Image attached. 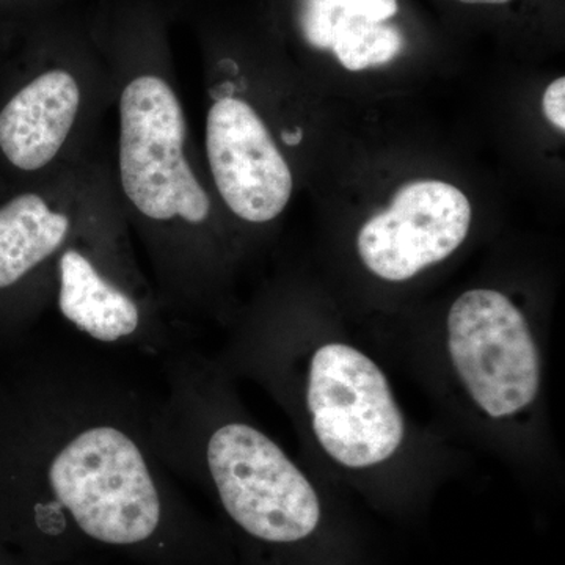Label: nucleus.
<instances>
[{
  "mask_svg": "<svg viewBox=\"0 0 565 565\" xmlns=\"http://www.w3.org/2000/svg\"><path fill=\"white\" fill-rule=\"evenodd\" d=\"M303 139V132L302 129H297V132H285L282 134V140L286 141V143L291 145V147H296V145H299L300 141Z\"/></svg>",
  "mask_w": 565,
  "mask_h": 565,
  "instance_id": "nucleus-15",
  "label": "nucleus"
},
{
  "mask_svg": "<svg viewBox=\"0 0 565 565\" xmlns=\"http://www.w3.org/2000/svg\"><path fill=\"white\" fill-rule=\"evenodd\" d=\"M207 465L226 512L248 534L288 544L318 526L321 508L313 487L259 430L237 423L215 430Z\"/></svg>",
  "mask_w": 565,
  "mask_h": 565,
  "instance_id": "nucleus-3",
  "label": "nucleus"
},
{
  "mask_svg": "<svg viewBox=\"0 0 565 565\" xmlns=\"http://www.w3.org/2000/svg\"><path fill=\"white\" fill-rule=\"evenodd\" d=\"M50 482L81 530L104 544H139L161 520V501L140 449L114 427L74 438L52 462Z\"/></svg>",
  "mask_w": 565,
  "mask_h": 565,
  "instance_id": "nucleus-1",
  "label": "nucleus"
},
{
  "mask_svg": "<svg viewBox=\"0 0 565 565\" xmlns=\"http://www.w3.org/2000/svg\"><path fill=\"white\" fill-rule=\"evenodd\" d=\"M81 107V88L65 70H51L0 111V150L14 167L36 172L54 161Z\"/></svg>",
  "mask_w": 565,
  "mask_h": 565,
  "instance_id": "nucleus-8",
  "label": "nucleus"
},
{
  "mask_svg": "<svg viewBox=\"0 0 565 565\" xmlns=\"http://www.w3.org/2000/svg\"><path fill=\"white\" fill-rule=\"evenodd\" d=\"M471 204L456 185L404 184L393 202L364 223L356 248L364 266L386 281H405L449 258L467 239Z\"/></svg>",
  "mask_w": 565,
  "mask_h": 565,
  "instance_id": "nucleus-6",
  "label": "nucleus"
},
{
  "mask_svg": "<svg viewBox=\"0 0 565 565\" xmlns=\"http://www.w3.org/2000/svg\"><path fill=\"white\" fill-rule=\"evenodd\" d=\"M62 315L95 340L117 341L139 327V308L131 297L110 285L82 253H63L61 264Z\"/></svg>",
  "mask_w": 565,
  "mask_h": 565,
  "instance_id": "nucleus-9",
  "label": "nucleus"
},
{
  "mask_svg": "<svg viewBox=\"0 0 565 565\" xmlns=\"http://www.w3.org/2000/svg\"><path fill=\"white\" fill-rule=\"evenodd\" d=\"M448 348L465 388L492 418L514 415L537 396L541 362L533 333L504 294H462L449 310Z\"/></svg>",
  "mask_w": 565,
  "mask_h": 565,
  "instance_id": "nucleus-5",
  "label": "nucleus"
},
{
  "mask_svg": "<svg viewBox=\"0 0 565 565\" xmlns=\"http://www.w3.org/2000/svg\"><path fill=\"white\" fill-rule=\"evenodd\" d=\"M351 0H297V22L315 50L332 51L333 28Z\"/></svg>",
  "mask_w": 565,
  "mask_h": 565,
  "instance_id": "nucleus-12",
  "label": "nucleus"
},
{
  "mask_svg": "<svg viewBox=\"0 0 565 565\" xmlns=\"http://www.w3.org/2000/svg\"><path fill=\"white\" fill-rule=\"evenodd\" d=\"M68 233L70 218L36 193H22L0 207V288L50 258Z\"/></svg>",
  "mask_w": 565,
  "mask_h": 565,
  "instance_id": "nucleus-10",
  "label": "nucleus"
},
{
  "mask_svg": "<svg viewBox=\"0 0 565 565\" xmlns=\"http://www.w3.org/2000/svg\"><path fill=\"white\" fill-rule=\"evenodd\" d=\"M403 47V33L396 25L356 17L351 2L333 28L332 51L338 62L349 71L385 65L394 61Z\"/></svg>",
  "mask_w": 565,
  "mask_h": 565,
  "instance_id": "nucleus-11",
  "label": "nucleus"
},
{
  "mask_svg": "<svg viewBox=\"0 0 565 565\" xmlns=\"http://www.w3.org/2000/svg\"><path fill=\"white\" fill-rule=\"evenodd\" d=\"M542 109L546 120L561 132L565 131V77H559L546 87Z\"/></svg>",
  "mask_w": 565,
  "mask_h": 565,
  "instance_id": "nucleus-13",
  "label": "nucleus"
},
{
  "mask_svg": "<svg viewBox=\"0 0 565 565\" xmlns=\"http://www.w3.org/2000/svg\"><path fill=\"white\" fill-rule=\"evenodd\" d=\"M313 430L348 468L385 462L404 440V418L385 374L348 344H326L311 360L307 392Z\"/></svg>",
  "mask_w": 565,
  "mask_h": 565,
  "instance_id": "nucleus-4",
  "label": "nucleus"
},
{
  "mask_svg": "<svg viewBox=\"0 0 565 565\" xmlns=\"http://www.w3.org/2000/svg\"><path fill=\"white\" fill-rule=\"evenodd\" d=\"M206 152L217 191L237 217L266 223L288 206L291 169L250 104L236 98L212 104Z\"/></svg>",
  "mask_w": 565,
  "mask_h": 565,
  "instance_id": "nucleus-7",
  "label": "nucleus"
},
{
  "mask_svg": "<svg viewBox=\"0 0 565 565\" xmlns=\"http://www.w3.org/2000/svg\"><path fill=\"white\" fill-rule=\"evenodd\" d=\"M462 3H473V6H501V3L511 2V0H457Z\"/></svg>",
  "mask_w": 565,
  "mask_h": 565,
  "instance_id": "nucleus-16",
  "label": "nucleus"
},
{
  "mask_svg": "<svg viewBox=\"0 0 565 565\" xmlns=\"http://www.w3.org/2000/svg\"><path fill=\"white\" fill-rule=\"evenodd\" d=\"M185 118L158 76L129 82L120 98L118 167L129 203L151 221H206L211 200L184 156Z\"/></svg>",
  "mask_w": 565,
  "mask_h": 565,
  "instance_id": "nucleus-2",
  "label": "nucleus"
},
{
  "mask_svg": "<svg viewBox=\"0 0 565 565\" xmlns=\"http://www.w3.org/2000/svg\"><path fill=\"white\" fill-rule=\"evenodd\" d=\"M353 14L373 22H386L399 11L397 0H351Z\"/></svg>",
  "mask_w": 565,
  "mask_h": 565,
  "instance_id": "nucleus-14",
  "label": "nucleus"
}]
</instances>
